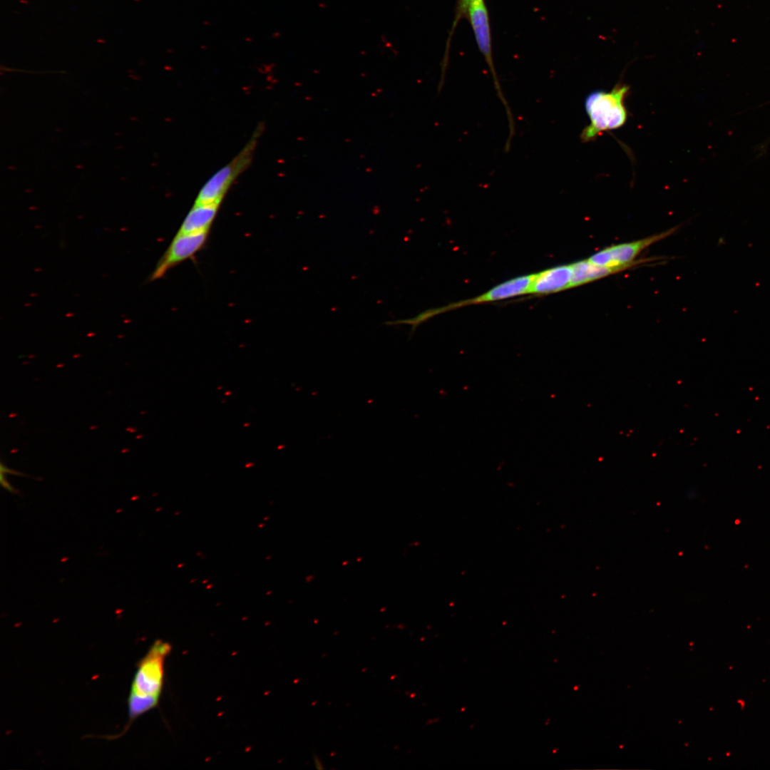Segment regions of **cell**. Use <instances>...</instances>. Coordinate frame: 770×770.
I'll use <instances>...</instances> for the list:
<instances>
[{
	"mask_svg": "<svg viewBox=\"0 0 770 770\" xmlns=\"http://www.w3.org/2000/svg\"><path fill=\"white\" fill-rule=\"evenodd\" d=\"M572 279L570 287L584 285L608 275L625 270L623 267H610L590 262L588 259L570 264Z\"/></svg>",
	"mask_w": 770,
	"mask_h": 770,
	"instance_id": "30bf717a",
	"label": "cell"
},
{
	"mask_svg": "<svg viewBox=\"0 0 770 770\" xmlns=\"http://www.w3.org/2000/svg\"><path fill=\"white\" fill-rule=\"evenodd\" d=\"M572 279L571 265H562L534 274L528 294L545 295L568 289Z\"/></svg>",
	"mask_w": 770,
	"mask_h": 770,
	"instance_id": "ba28073f",
	"label": "cell"
},
{
	"mask_svg": "<svg viewBox=\"0 0 770 770\" xmlns=\"http://www.w3.org/2000/svg\"><path fill=\"white\" fill-rule=\"evenodd\" d=\"M208 234L209 231L177 232L152 272L150 280L154 281L163 277L170 269L193 257L204 247Z\"/></svg>",
	"mask_w": 770,
	"mask_h": 770,
	"instance_id": "8992f818",
	"label": "cell"
},
{
	"mask_svg": "<svg viewBox=\"0 0 770 770\" xmlns=\"http://www.w3.org/2000/svg\"><path fill=\"white\" fill-rule=\"evenodd\" d=\"M676 230L677 227H673L661 233L640 240L611 245L595 252L588 260L599 265L610 267H623L627 270L645 262V260H638L636 258L644 250L652 244L669 237Z\"/></svg>",
	"mask_w": 770,
	"mask_h": 770,
	"instance_id": "5b68a950",
	"label": "cell"
},
{
	"mask_svg": "<svg viewBox=\"0 0 770 770\" xmlns=\"http://www.w3.org/2000/svg\"><path fill=\"white\" fill-rule=\"evenodd\" d=\"M533 276L534 274L518 276L496 285L491 289L474 298L448 304L443 307L431 309L433 315L435 316L444 312L463 306L498 302L528 294Z\"/></svg>",
	"mask_w": 770,
	"mask_h": 770,
	"instance_id": "52a82bcc",
	"label": "cell"
},
{
	"mask_svg": "<svg viewBox=\"0 0 770 770\" xmlns=\"http://www.w3.org/2000/svg\"><path fill=\"white\" fill-rule=\"evenodd\" d=\"M473 1L474 0H458V1H457V7H456V15L455 20L453 21V26L452 27L453 30L454 29V28L456 26L457 23L458 22L459 19L461 17L463 18V17H466L467 16V12H468V9L469 8V6Z\"/></svg>",
	"mask_w": 770,
	"mask_h": 770,
	"instance_id": "8fae6325",
	"label": "cell"
},
{
	"mask_svg": "<svg viewBox=\"0 0 770 770\" xmlns=\"http://www.w3.org/2000/svg\"><path fill=\"white\" fill-rule=\"evenodd\" d=\"M220 204H195L183 220L178 233L209 231Z\"/></svg>",
	"mask_w": 770,
	"mask_h": 770,
	"instance_id": "9c48e42d",
	"label": "cell"
},
{
	"mask_svg": "<svg viewBox=\"0 0 770 770\" xmlns=\"http://www.w3.org/2000/svg\"><path fill=\"white\" fill-rule=\"evenodd\" d=\"M466 16L472 27L479 51L483 56L486 63L491 73L497 97L504 107L508 119V129L505 144L510 145L515 135V120L509 103L501 88L494 66L489 16L484 0H474L469 6Z\"/></svg>",
	"mask_w": 770,
	"mask_h": 770,
	"instance_id": "277c9868",
	"label": "cell"
},
{
	"mask_svg": "<svg viewBox=\"0 0 770 770\" xmlns=\"http://www.w3.org/2000/svg\"><path fill=\"white\" fill-rule=\"evenodd\" d=\"M262 131V125L258 126L239 153L205 182L194 203L221 204L234 181L250 166Z\"/></svg>",
	"mask_w": 770,
	"mask_h": 770,
	"instance_id": "3957f363",
	"label": "cell"
},
{
	"mask_svg": "<svg viewBox=\"0 0 770 770\" xmlns=\"http://www.w3.org/2000/svg\"><path fill=\"white\" fill-rule=\"evenodd\" d=\"M171 645L157 640L138 662L128 698V723L122 736L134 720L158 705L165 678V662Z\"/></svg>",
	"mask_w": 770,
	"mask_h": 770,
	"instance_id": "6da1fadb",
	"label": "cell"
},
{
	"mask_svg": "<svg viewBox=\"0 0 770 770\" xmlns=\"http://www.w3.org/2000/svg\"><path fill=\"white\" fill-rule=\"evenodd\" d=\"M629 86L618 83L611 90H595L587 94L584 108L590 123L580 134L583 143L592 141L602 133L622 127L627 120L625 98Z\"/></svg>",
	"mask_w": 770,
	"mask_h": 770,
	"instance_id": "7a4b0ae2",
	"label": "cell"
}]
</instances>
